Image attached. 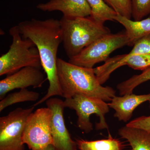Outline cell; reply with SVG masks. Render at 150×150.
Instances as JSON below:
<instances>
[{"mask_svg": "<svg viewBox=\"0 0 150 150\" xmlns=\"http://www.w3.org/2000/svg\"><path fill=\"white\" fill-rule=\"evenodd\" d=\"M118 134L127 140L132 150H150V132L126 125L118 130Z\"/></svg>", "mask_w": 150, "mask_h": 150, "instance_id": "15", "label": "cell"}, {"mask_svg": "<svg viewBox=\"0 0 150 150\" xmlns=\"http://www.w3.org/2000/svg\"><path fill=\"white\" fill-rule=\"evenodd\" d=\"M46 79L41 69L31 67L22 68L0 81V99L15 89L41 87Z\"/></svg>", "mask_w": 150, "mask_h": 150, "instance_id": "11", "label": "cell"}, {"mask_svg": "<svg viewBox=\"0 0 150 150\" xmlns=\"http://www.w3.org/2000/svg\"><path fill=\"white\" fill-rule=\"evenodd\" d=\"M150 100V93L140 95L129 94L122 96H114L108 105L115 110L114 117L119 121L126 122L131 119L137 108Z\"/></svg>", "mask_w": 150, "mask_h": 150, "instance_id": "13", "label": "cell"}, {"mask_svg": "<svg viewBox=\"0 0 150 150\" xmlns=\"http://www.w3.org/2000/svg\"><path fill=\"white\" fill-rule=\"evenodd\" d=\"M46 102L47 107L53 112L51 132L54 146L58 150H79L76 142L71 138L65 124L64 101L58 98L51 97Z\"/></svg>", "mask_w": 150, "mask_h": 150, "instance_id": "9", "label": "cell"}, {"mask_svg": "<svg viewBox=\"0 0 150 150\" xmlns=\"http://www.w3.org/2000/svg\"><path fill=\"white\" fill-rule=\"evenodd\" d=\"M76 143L79 150H123L122 142L110 133L106 139L91 141L78 139Z\"/></svg>", "mask_w": 150, "mask_h": 150, "instance_id": "16", "label": "cell"}, {"mask_svg": "<svg viewBox=\"0 0 150 150\" xmlns=\"http://www.w3.org/2000/svg\"><path fill=\"white\" fill-rule=\"evenodd\" d=\"M60 21L62 43L69 59L77 56L98 38L110 33L109 28L98 24L90 16H63Z\"/></svg>", "mask_w": 150, "mask_h": 150, "instance_id": "3", "label": "cell"}, {"mask_svg": "<svg viewBox=\"0 0 150 150\" xmlns=\"http://www.w3.org/2000/svg\"><path fill=\"white\" fill-rule=\"evenodd\" d=\"M125 65L133 69L144 71L150 68V54L118 55L108 58L103 64L94 68V71L98 81L102 85L114 71Z\"/></svg>", "mask_w": 150, "mask_h": 150, "instance_id": "10", "label": "cell"}, {"mask_svg": "<svg viewBox=\"0 0 150 150\" xmlns=\"http://www.w3.org/2000/svg\"><path fill=\"white\" fill-rule=\"evenodd\" d=\"M36 7L43 11H59L66 17H84L91 14V9L87 0H50L40 3Z\"/></svg>", "mask_w": 150, "mask_h": 150, "instance_id": "12", "label": "cell"}, {"mask_svg": "<svg viewBox=\"0 0 150 150\" xmlns=\"http://www.w3.org/2000/svg\"><path fill=\"white\" fill-rule=\"evenodd\" d=\"M57 71L62 97L65 99L82 94L110 101L115 96L113 88L100 83L93 68L79 67L58 58Z\"/></svg>", "mask_w": 150, "mask_h": 150, "instance_id": "2", "label": "cell"}, {"mask_svg": "<svg viewBox=\"0 0 150 150\" xmlns=\"http://www.w3.org/2000/svg\"><path fill=\"white\" fill-rule=\"evenodd\" d=\"M91 9L90 17L98 24L104 25L106 21H113L117 13L104 0H87Z\"/></svg>", "mask_w": 150, "mask_h": 150, "instance_id": "17", "label": "cell"}, {"mask_svg": "<svg viewBox=\"0 0 150 150\" xmlns=\"http://www.w3.org/2000/svg\"><path fill=\"white\" fill-rule=\"evenodd\" d=\"M128 54L130 55L150 54V34L138 40Z\"/></svg>", "mask_w": 150, "mask_h": 150, "instance_id": "22", "label": "cell"}, {"mask_svg": "<svg viewBox=\"0 0 150 150\" xmlns=\"http://www.w3.org/2000/svg\"><path fill=\"white\" fill-rule=\"evenodd\" d=\"M150 80V68L143 71L142 74L134 75L129 79L118 84L117 89L120 95L133 93L134 89L141 84Z\"/></svg>", "mask_w": 150, "mask_h": 150, "instance_id": "19", "label": "cell"}, {"mask_svg": "<svg viewBox=\"0 0 150 150\" xmlns=\"http://www.w3.org/2000/svg\"><path fill=\"white\" fill-rule=\"evenodd\" d=\"M131 15L135 21L150 15V0H131Z\"/></svg>", "mask_w": 150, "mask_h": 150, "instance_id": "20", "label": "cell"}, {"mask_svg": "<svg viewBox=\"0 0 150 150\" xmlns=\"http://www.w3.org/2000/svg\"><path fill=\"white\" fill-rule=\"evenodd\" d=\"M34 108H18L0 118V150H24L23 134L27 118Z\"/></svg>", "mask_w": 150, "mask_h": 150, "instance_id": "8", "label": "cell"}, {"mask_svg": "<svg viewBox=\"0 0 150 150\" xmlns=\"http://www.w3.org/2000/svg\"><path fill=\"white\" fill-rule=\"evenodd\" d=\"M128 43L125 31L115 34L110 33L95 41L80 54L69 59V62L79 67L91 69L98 63L105 62L112 52L127 46Z\"/></svg>", "mask_w": 150, "mask_h": 150, "instance_id": "6", "label": "cell"}, {"mask_svg": "<svg viewBox=\"0 0 150 150\" xmlns=\"http://www.w3.org/2000/svg\"><path fill=\"white\" fill-rule=\"evenodd\" d=\"M106 101L98 98L77 94L64 100L65 108L74 110L78 116V127L86 134L93 130L90 121L91 115L96 114L99 118V122L96 125L97 130L108 129L105 115L109 111V107Z\"/></svg>", "mask_w": 150, "mask_h": 150, "instance_id": "5", "label": "cell"}, {"mask_svg": "<svg viewBox=\"0 0 150 150\" xmlns=\"http://www.w3.org/2000/svg\"><path fill=\"white\" fill-rule=\"evenodd\" d=\"M126 125L129 127L144 129L150 132V115L138 117L130 121Z\"/></svg>", "mask_w": 150, "mask_h": 150, "instance_id": "23", "label": "cell"}, {"mask_svg": "<svg viewBox=\"0 0 150 150\" xmlns=\"http://www.w3.org/2000/svg\"><path fill=\"white\" fill-rule=\"evenodd\" d=\"M104 1L118 14L129 19L132 17L131 0H104Z\"/></svg>", "mask_w": 150, "mask_h": 150, "instance_id": "21", "label": "cell"}, {"mask_svg": "<svg viewBox=\"0 0 150 150\" xmlns=\"http://www.w3.org/2000/svg\"><path fill=\"white\" fill-rule=\"evenodd\" d=\"M43 150H58L54 146V145L51 144L46 147L45 149Z\"/></svg>", "mask_w": 150, "mask_h": 150, "instance_id": "24", "label": "cell"}, {"mask_svg": "<svg viewBox=\"0 0 150 150\" xmlns=\"http://www.w3.org/2000/svg\"><path fill=\"white\" fill-rule=\"evenodd\" d=\"M52 110L48 107L38 108L31 112L26 121L23 142L30 150H43L53 145L51 132Z\"/></svg>", "mask_w": 150, "mask_h": 150, "instance_id": "7", "label": "cell"}, {"mask_svg": "<svg viewBox=\"0 0 150 150\" xmlns=\"http://www.w3.org/2000/svg\"><path fill=\"white\" fill-rule=\"evenodd\" d=\"M114 20L125 28L128 41L127 46H133L138 40L150 34V17L141 20L133 21L117 14Z\"/></svg>", "mask_w": 150, "mask_h": 150, "instance_id": "14", "label": "cell"}, {"mask_svg": "<svg viewBox=\"0 0 150 150\" xmlns=\"http://www.w3.org/2000/svg\"><path fill=\"white\" fill-rule=\"evenodd\" d=\"M21 34L32 40L38 49L42 67L47 76L49 87L46 95L33 105L35 107L55 96H62L57 71V53L62 42L60 20L32 18L18 25Z\"/></svg>", "mask_w": 150, "mask_h": 150, "instance_id": "1", "label": "cell"}, {"mask_svg": "<svg viewBox=\"0 0 150 150\" xmlns=\"http://www.w3.org/2000/svg\"><path fill=\"white\" fill-rule=\"evenodd\" d=\"M9 33L12 42L8 52L0 57V76L11 74L26 67L41 69L39 51L32 40L22 37L17 25L11 28Z\"/></svg>", "mask_w": 150, "mask_h": 150, "instance_id": "4", "label": "cell"}, {"mask_svg": "<svg viewBox=\"0 0 150 150\" xmlns=\"http://www.w3.org/2000/svg\"><path fill=\"white\" fill-rule=\"evenodd\" d=\"M40 94L36 92L30 91L27 88L21 89L19 91L9 94L0 101V112L7 107L19 103L34 102L39 98Z\"/></svg>", "mask_w": 150, "mask_h": 150, "instance_id": "18", "label": "cell"}, {"mask_svg": "<svg viewBox=\"0 0 150 150\" xmlns=\"http://www.w3.org/2000/svg\"><path fill=\"white\" fill-rule=\"evenodd\" d=\"M149 107H150V100H149Z\"/></svg>", "mask_w": 150, "mask_h": 150, "instance_id": "25", "label": "cell"}]
</instances>
